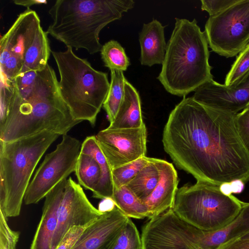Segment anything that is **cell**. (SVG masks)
Masks as SVG:
<instances>
[{"instance_id": "obj_2", "label": "cell", "mask_w": 249, "mask_h": 249, "mask_svg": "<svg viewBox=\"0 0 249 249\" xmlns=\"http://www.w3.org/2000/svg\"><path fill=\"white\" fill-rule=\"evenodd\" d=\"M0 141L9 142L47 131L59 136L80 121L73 119L49 64L0 84Z\"/></svg>"}, {"instance_id": "obj_32", "label": "cell", "mask_w": 249, "mask_h": 249, "mask_svg": "<svg viewBox=\"0 0 249 249\" xmlns=\"http://www.w3.org/2000/svg\"><path fill=\"white\" fill-rule=\"evenodd\" d=\"M87 227L75 226L71 228L64 235L55 249H72Z\"/></svg>"}, {"instance_id": "obj_17", "label": "cell", "mask_w": 249, "mask_h": 249, "mask_svg": "<svg viewBox=\"0 0 249 249\" xmlns=\"http://www.w3.org/2000/svg\"><path fill=\"white\" fill-rule=\"evenodd\" d=\"M164 27L155 19L143 24L139 34L140 61L142 65L151 67L162 64L167 48Z\"/></svg>"}, {"instance_id": "obj_6", "label": "cell", "mask_w": 249, "mask_h": 249, "mask_svg": "<svg viewBox=\"0 0 249 249\" xmlns=\"http://www.w3.org/2000/svg\"><path fill=\"white\" fill-rule=\"evenodd\" d=\"M51 53L59 72L60 94L71 116L94 126L109 89L107 73L94 69L71 47Z\"/></svg>"}, {"instance_id": "obj_26", "label": "cell", "mask_w": 249, "mask_h": 249, "mask_svg": "<svg viewBox=\"0 0 249 249\" xmlns=\"http://www.w3.org/2000/svg\"><path fill=\"white\" fill-rule=\"evenodd\" d=\"M149 158L144 157L112 169L114 189L127 185L146 165Z\"/></svg>"}, {"instance_id": "obj_31", "label": "cell", "mask_w": 249, "mask_h": 249, "mask_svg": "<svg viewBox=\"0 0 249 249\" xmlns=\"http://www.w3.org/2000/svg\"><path fill=\"white\" fill-rule=\"evenodd\" d=\"M239 0H201V10L207 12L210 16L217 15L229 7L236 3Z\"/></svg>"}, {"instance_id": "obj_38", "label": "cell", "mask_w": 249, "mask_h": 249, "mask_svg": "<svg viewBox=\"0 0 249 249\" xmlns=\"http://www.w3.org/2000/svg\"><path fill=\"white\" fill-rule=\"evenodd\" d=\"M245 235L249 236V232Z\"/></svg>"}, {"instance_id": "obj_9", "label": "cell", "mask_w": 249, "mask_h": 249, "mask_svg": "<svg viewBox=\"0 0 249 249\" xmlns=\"http://www.w3.org/2000/svg\"><path fill=\"white\" fill-rule=\"evenodd\" d=\"M81 144L79 140L67 134L62 136L61 142L45 156L36 172L24 196L25 204L37 203L75 171Z\"/></svg>"}, {"instance_id": "obj_8", "label": "cell", "mask_w": 249, "mask_h": 249, "mask_svg": "<svg viewBox=\"0 0 249 249\" xmlns=\"http://www.w3.org/2000/svg\"><path fill=\"white\" fill-rule=\"evenodd\" d=\"M204 32L213 52L227 58L237 55L249 44V0L210 16Z\"/></svg>"}, {"instance_id": "obj_14", "label": "cell", "mask_w": 249, "mask_h": 249, "mask_svg": "<svg viewBox=\"0 0 249 249\" xmlns=\"http://www.w3.org/2000/svg\"><path fill=\"white\" fill-rule=\"evenodd\" d=\"M192 97L204 106L236 114L249 104V73L231 86L213 79L198 88Z\"/></svg>"}, {"instance_id": "obj_13", "label": "cell", "mask_w": 249, "mask_h": 249, "mask_svg": "<svg viewBox=\"0 0 249 249\" xmlns=\"http://www.w3.org/2000/svg\"><path fill=\"white\" fill-rule=\"evenodd\" d=\"M99 146L111 169L146 157L147 132L140 127L110 129L95 136Z\"/></svg>"}, {"instance_id": "obj_11", "label": "cell", "mask_w": 249, "mask_h": 249, "mask_svg": "<svg viewBox=\"0 0 249 249\" xmlns=\"http://www.w3.org/2000/svg\"><path fill=\"white\" fill-rule=\"evenodd\" d=\"M41 28L36 12L26 9L1 37L0 74L4 79L12 80L21 73L25 54Z\"/></svg>"}, {"instance_id": "obj_23", "label": "cell", "mask_w": 249, "mask_h": 249, "mask_svg": "<svg viewBox=\"0 0 249 249\" xmlns=\"http://www.w3.org/2000/svg\"><path fill=\"white\" fill-rule=\"evenodd\" d=\"M112 200L128 218L143 219L150 217L147 205L140 200L126 186L114 189Z\"/></svg>"}, {"instance_id": "obj_5", "label": "cell", "mask_w": 249, "mask_h": 249, "mask_svg": "<svg viewBox=\"0 0 249 249\" xmlns=\"http://www.w3.org/2000/svg\"><path fill=\"white\" fill-rule=\"evenodd\" d=\"M59 135L44 131L14 141H0V212L7 218L20 214L31 177Z\"/></svg>"}, {"instance_id": "obj_12", "label": "cell", "mask_w": 249, "mask_h": 249, "mask_svg": "<svg viewBox=\"0 0 249 249\" xmlns=\"http://www.w3.org/2000/svg\"><path fill=\"white\" fill-rule=\"evenodd\" d=\"M57 186L59 193L57 225L52 249H55L71 228L88 227L103 213L93 206L81 185L71 177L61 181Z\"/></svg>"}, {"instance_id": "obj_20", "label": "cell", "mask_w": 249, "mask_h": 249, "mask_svg": "<svg viewBox=\"0 0 249 249\" xmlns=\"http://www.w3.org/2000/svg\"><path fill=\"white\" fill-rule=\"evenodd\" d=\"M143 124L139 93L126 80L124 100L114 119L107 127L110 129L133 128L140 127Z\"/></svg>"}, {"instance_id": "obj_18", "label": "cell", "mask_w": 249, "mask_h": 249, "mask_svg": "<svg viewBox=\"0 0 249 249\" xmlns=\"http://www.w3.org/2000/svg\"><path fill=\"white\" fill-rule=\"evenodd\" d=\"M59 193L57 185L45 197L40 220L30 249H52L57 225Z\"/></svg>"}, {"instance_id": "obj_10", "label": "cell", "mask_w": 249, "mask_h": 249, "mask_svg": "<svg viewBox=\"0 0 249 249\" xmlns=\"http://www.w3.org/2000/svg\"><path fill=\"white\" fill-rule=\"evenodd\" d=\"M202 230L169 209L142 228V249H202Z\"/></svg>"}, {"instance_id": "obj_28", "label": "cell", "mask_w": 249, "mask_h": 249, "mask_svg": "<svg viewBox=\"0 0 249 249\" xmlns=\"http://www.w3.org/2000/svg\"><path fill=\"white\" fill-rule=\"evenodd\" d=\"M113 249H142L141 237L132 220L129 218Z\"/></svg>"}, {"instance_id": "obj_1", "label": "cell", "mask_w": 249, "mask_h": 249, "mask_svg": "<svg viewBox=\"0 0 249 249\" xmlns=\"http://www.w3.org/2000/svg\"><path fill=\"white\" fill-rule=\"evenodd\" d=\"M236 114L183 97L165 125V151L177 166L197 181L217 186L237 179L246 183L249 181V152L238 134Z\"/></svg>"}, {"instance_id": "obj_37", "label": "cell", "mask_w": 249, "mask_h": 249, "mask_svg": "<svg viewBox=\"0 0 249 249\" xmlns=\"http://www.w3.org/2000/svg\"><path fill=\"white\" fill-rule=\"evenodd\" d=\"M219 189L221 191L227 195H231V190L230 182L224 183L219 186Z\"/></svg>"}, {"instance_id": "obj_16", "label": "cell", "mask_w": 249, "mask_h": 249, "mask_svg": "<svg viewBox=\"0 0 249 249\" xmlns=\"http://www.w3.org/2000/svg\"><path fill=\"white\" fill-rule=\"evenodd\" d=\"M157 164L159 171V181L144 202L149 209V219L172 208L178 190V174L173 164L159 159H157Z\"/></svg>"}, {"instance_id": "obj_33", "label": "cell", "mask_w": 249, "mask_h": 249, "mask_svg": "<svg viewBox=\"0 0 249 249\" xmlns=\"http://www.w3.org/2000/svg\"><path fill=\"white\" fill-rule=\"evenodd\" d=\"M217 249H249V236L244 235L223 245Z\"/></svg>"}, {"instance_id": "obj_22", "label": "cell", "mask_w": 249, "mask_h": 249, "mask_svg": "<svg viewBox=\"0 0 249 249\" xmlns=\"http://www.w3.org/2000/svg\"><path fill=\"white\" fill-rule=\"evenodd\" d=\"M159 179V171L157 159L150 158L146 165L126 186L144 202L156 188Z\"/></svg>"}, {"instance_id": "obj_19", "label": "cell", "mask_w": 249, "mask_h": 249, "mask_svg": "<svg viewBox=\"0 0 249 249\" xmlns=\"http://www.w3.org/2000/svg\"><path fill=\"white\" fill-rule=\"evenodd\" d=\"M249 232V203L244 202L239 213L228 225L215 231H202V249H217Z\"/></svg>"}, {"instance_id": "obj_24", "label": "cell", "mask_w": 249, "mask_h": 249, "mask_svg": "<svg viewBox=\"0 0 249 249\" xmlns=\"http://www.w3.org/2000/svg\"><path fill=\"white\" fill-rule=\"evenodd\" d=\"M110 75L109 89L103 106L110 123L114 119L124 100L127 80L122 71L110 70Z\"/></svg>"}, {"instance_id": "obj_25", "label": "cell", "mask_w": 249, "mask_h": 249, "mask_svg": "<svg viewBox=\"0 0 249 249\" xmlns=\"http://www.w3.org/2000/svg\"><path fill=\"white\" fill-rule=\"evenodd\" d=\"M100 52L105 67L110 70L125 71L130 64L124 48L116 40H110L105 43Z\"/></svg>"}, {"instance_id": "obj_21", "label": "cell", "mask_w": 249, "mask_h": 249, "mask_svg": "<svg viewBox=\"0 0 249 249\" xmlns=\"http://www.w3.org/2000/svg\"><path fill=\"white\" fill-rule=\"evenodd\" d=\"M48 35L42 28L38 31L25 54L23 66L20 74L30 71H40L46 67L52 52Z\"/></svg>"}, {"instance_id": "obj_34", "label": "cell", "mask_w": 249, "mask_h": 249, "mask_svg": "<svg viewBox=\"0 0 249 249\" xmlns=\"http://www.w3.org/2000/svg\"><path fill=\"white\" fill-rule=\"evenodd\" d=\"M13 2L16 5L24 6L27 9H29L31 6L34 5L47 4V1L45 0H14Z\"/></svg>"}, {"instance_id": "obj_29", "label": "cell", "mask_w": 249, "mask_h": 249, "mask_svg": "<svg viewBox=\"0 0 249 249\" xmlns=\"http://www.w3.org/2000/svg\"><path fill=\"white\" fill-rule=\"evenodd\" d=\"M7 220L0 212V249H16L20 233L11 230Z\"/></svg>"}, {"instance_id": "obj_36", "label": "cell", "mask_w": 249, "mask_h": 249, "mask_svg": "<svg viewBox=\"0 0 249 249\" xmlns=\"http://www.w3.org/2000/svg\"><path fill=\"white\" fill-rule=\"evenodd\" d=\"M232 193H240L245 186V183L241 180L237 179L230 182Z\"/></svg>"}, {"instance_id": "obj_4", "label": "cell", "mask_w": 249, "mask_h": 249, "mask_svg": "<svg viewBox=\"0 0 249 249\" xmlns=\"http://www.w3.org/2000/svg\"><path fill=\"white\" fill-rule=\"evenodd\" d=\"M208 46L196 19L176 18L157 77L167 91L185 97L213 79Z\"/></svg>"}, {"instance_id": "obj_30", "label": "cell", "mask_w": 249, "mask_h": 249, "mask_svg": "<svg viewBox=\"0 0 249 249\" xmlns=\"http://www.w3.org/2000/svg\"><path fill=\"white\" fill-rule=\"evenodd\" d=\"M235 123L239 136L249 152V104L235 115Z\"/></svg>"}, {"instance_id": "obj_3", "label": "cell", "mask_w": 249, "mask_h": 249, "mask_svg": "<svg viewBox=\"0 0 249 249\" xmlns=\"http://www.w3.org/2000/svg\"><path fill=\"white\" fill-rule=\"evenodd\" d=\"M133 0H57L49 10L53 22L46 32L67 47L101 51L99 34L133 8Z\"/></svg>"}, {"instance_id": "obj_35", "label": "cell", "mask_w": 249, "mask_h": 249, "mask_svg": "<svg viewBox=\"0 0 249 249\" xmlns=\"http://www.w3.org/2000/svg\"><path fill=\"white\" fill-rule=\"evenodd\" d=\"M115 206L111 198H105L99 204L98 210L103 213L112 209Z\"/></svg>"}, {"instance_id": "obj_27", "label": "cell", "mask_w": 249, "mask_h": 249, "mask_svg": "<svg viewBox=\"0 0 249 249\" xmlns=\"http://www.w3.org/2000/svg\"><path fill=\"white\" fill-rule=\"evenodd\" d=\"M249 73V44L240 52L227 73L224 84L234 85Z\"/></svg>"}, {"instance_id": "obj_15", "label": "cell", "mask_w": 249, "mask_h": 249, "mask_svg": "<svg viewBox=\"0 0 249 249\" xmlns=\"http://www.w3.org/2000/svg\"><path fill=\"white\" fill-rule=\"evenodd\" d=\"M128 218L115 205L85 229L72 249H113Z\"/></svg>"}, {"instance_id": "obj_7", "label": "cell", "mask_w": 249, "mask_h": 249, "mask_svg": "<svg viewBox=\"0 0 249 249\" xmlns=\"http://www.w3.org/2000/svg\"><path fill=\"white\" fill-rule=\"evenodd\" d=\"M244 202L223 193L219 186L197 181L178 189L172 207L181 219L206 231L218 230L230 223Z\"/></svg>"}]
</instances>
